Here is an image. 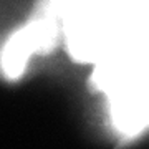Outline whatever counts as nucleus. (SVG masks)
<instances>
[{
  "mask_svg": "<svg viewBox=\"0 0 149 149\" xmlns=\"http://www.w3.org/2000/svg\"><path fill=\"white\" fill-rule=\"evenodd\" d=\"M35 17L50 48L63 45L91 68V85L118 139L148 134L149 0H42Z\"/></svg>",
  "mask_w": 149,
  "mask_h": 149,
  "instance_id": "1",
  "label": "nucleus"
}]
</instances>
